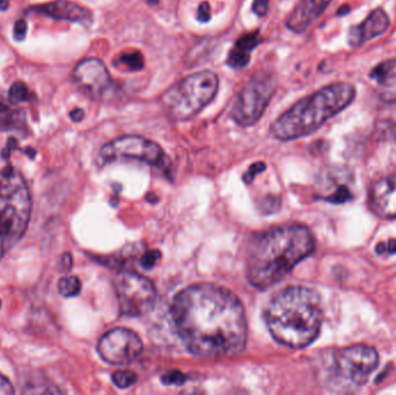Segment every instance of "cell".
Returning <instances> with one entry per match:
<instances>
[{"mask_svg":"<svg viewBox=\"0 0 396 395\" xmlns=\"http://www.w3.org/2000/svg\"><path fill=\"white\" fill-rule=\"evenodd\" d=\"M368 204L378 217L396 219V174L375 181L368 193Z\"/></svg>","mask_w":396,"mask_h":395,"instance_id":"cell-14","label":"cell"},{"mask_svg":"<svg viewBox=\"0 0 396 395\" xmlns=\"http://www.w3.org/2000/svg\"><path fill=\"white\" fill-rule=\"evenodd\" d=\"M14 392L16 391H14V387H13L10 380L0 374V394H14Z\"/></svg>","mask_w":396,"mask_h":395,"instance_id":"cell-32","label":"cell"},{"mask_svg":"<svg viewBox=\"0 0 396 395\" xmlns=\"http://www.w3.org/2000/svg\"><path fill=\"white\" fill-rule=\"evenodd\" d=\"M378 97L382 102L396 106V73L378 80Z\"/></svg>","mask_w":396,"mask_h":395,"instance_id":"cell-19","label":"cell"},{"mask_svg":"<svg viewBox=\"0 0 396 395\" xmlns=\"http://www.w3.org/2000/svg\"><path fill=\"white\" fill-rule=\"evenodd\" d=\"M28 186L12 165L0 168V260L19 243L31 216Z\"/></svg>","mask_w":396,"mask_h":395,"instance_id":"cell-5","label":"cell"},{"mask_svg":"<svg viewBox=\"0 0 396 395\" xmlns=\"http://www.w3.org/2000/svg\"><path fill=\"white\" fill-rule=\"evenodd\" d=\"M28 12L38 13L60 21L75 22L85 27L91 26L93 22V13L91 11L70 0H56L51 3L42 4L31 7Z\"/></svg>","mask_w":396,"mask_h":395,"instance_id":"cell-13","label":"cell"},{"mask_svg":"<svg viewBox=\"0 0 396 395\" xmlns=\"http://www.w3.org/2000/svg\"><path fill=\"white\" fill-rule=\"evenodd\" d=\"M314 248L312 232L304 225H285L267 231L250 246L247 260L248 280L257 289H269L284 280Z\"/></svg>","mask_w":396,"mask_h":395,"instance_id":"cell-2","label":"cell"},{"mask_svg":"<svg viewBox=\"0 0 396 395\" xmlns=\"http://www.w3.org/2000/svg\"><path fill=\"white\" fill-rule=\"evenodd\" d=\"M218 88L219 78L215 72H197L166 90L160 102L169 119L188 121L213 102Z\"/></svg>","mask_w":396,"mask_h":395,"instance_id":"cell-6","label":"cell"},{"mask_svg":"<svg viewBox=\"0 0 396 395\" xmlns=\"http://www.w3.org/2000/svg\"><path fill=\"white\" fill-rule=\"evenodd\" d=\"M72 265H73V260H72L71 254L66 253V254L62 256V260H60V268H62V270L69 271L72 268Z\"/></svg>","mask_w":396,"mask_h":395,"instance_id":"cell-33","label":"cell"},{"mask_svg":"<svg viewBox=\"0 0 396 395\" xmlns=\"http://www.w3.org/2000/svg\"><path fill=\"white\" fill-rule=\"evenodd\" d=\"M262 42L259 31L241 36L228 55V65L232 69H244L250 62L252 51Z\"/></svg>","mask_w":396,"mask_h":395,"instance_id":"cell-17","label":"cell"},{"mask_svg":"<svg viewBox=\"0 0 396 395\" xmlns=\"http://www.w3.org/2000/svg\"><path fill=\"white\" fill-rule=\"evenodd\" d=\"M331 0H300L287 16L285 25L294 33H304L325 13Z\"/></svg>","mask_w":396,"mask_h":395,"instance_id":"cell-16","label":"cell"},{"mask_svg":"<svg viewBox=\"0 0 396 395\" xmlns=\"http://www.w3.org/2000/svg\"><path fill=\"white\" fill-rule=\"evenodd\" d=\"M9 97L13 102L19 105L22 102H31L35 99V95L28 86L23 81H16L9 90Z\"/></svg>","mask_w":396,"mask_h":395,"instance_id":"cell-20","label":"cell"},{"mask_svg":"<svg viewBox=\"0 0 396 395\" xmlns=\"http://www.w3.org/2000/svg\"><path fill=\"white\" fill-rule=\"evenodd\" d=\"M269 4H270V0H254L252 10L256 16L262 18V16H267V13H268Z\"/></svg>","mask_w":396,"mask_h":395,"instance_id":"cell-30","label":"cell"},{"mask_svg":"<svg viewBox=\"0 0 396 395\" xmlns=\"http://www.w3.org/2000/svg\"><path fill=\"white\" fill-rule=\"evenodd\" d=\"M26 128V114L16 103L0 90V131H18Z\"/></svg>","mask_w":396,"mask_h":395,"instance_id":"cell-18","label":"cell"},{"mask_svg":"<svg viewBox=\"0 0 396 395\" xmlns=\"http://www.w3.org/2000/svg\"><path fill=\"white\" fill-rule=\"evenodd\" d=\"M58 291H60L62 296L68 297V298L78 296L80 291H82V282H80L78 277H63V278H60V282H58Z\"/></svg>","mask_w":396,"mask_h":395,"instance_id":"cell-21","label":"cell"},{"mask_svg":"<svg viewBox=\"0 0 396 395\" xmlns=\"http://www.w3.org/2000/svg\"><path fill=\"white\" fill-rule=\"evenodd\" d=\"M85 117V112L82 110V108H75L70 112V119L72 121L75 122V123H78V122H82Z\"/></svg>","mask_w":396,"mask_h":395,"instance_id":"cell-34","label":"cell"},{"mask_svg":"<svg viewBox=\"0 0 396 395\" xmlns=\"http://www.w3.org/2000/svg\"><path fill=\"white\" fill-rule=\"evenodd\" d=\"M377 350L365 344H355L335 352L328 372V384L337 392H351L368 383L377 369Z\"/></svg>","mask_w":396,"mask_h":395,"instance_id":"cell-7","label":"cell"},{"mask_svg":"<svg viewBox=\"0 0 396 395\" xmlns=\"http://www.w3.org/2000/svg\"><path fill=\"white\" fill-rule=\"evenodd\" d=\"M112 381L119 389H128L137 381V374L130 370L116 371L112 374Z\"/></svg>","mask_w":396,"mask_h":395,"instance_id":"cell-23","label":"cell"},{"mask_svg":"<svg viewBox=\"0 0 396 395\" xmlns=\"http://www.w3.org/2000/svg\"><path fill=\"white\" fill-rule=\"evenodd\" d=\"M390 16L382 9H377L362 23L350 28L348 41L353 48H359L366 42L386 33L390 28Z\"/></svg>","mask_w":396,"mask_h":395,"instance_id":"cell-15","label":"cell"},{"mask_svg":"<svg viewBox=\"0 0 396 395\" xmlns=\"http://www.w3.org/2000/svg\"><path fill=\"white\" fill-rule=\"evenodd\" d=\"M163 383L165 385H176L180 386L186 383L187 376H184L180 371H169L167 374L163 376Z\"/></svg>","mask_w":396,"mask_h":395,"instance_id":"cell-25","label":"cell"},{"mask_svg":"<svg viewBox=\"0 0 396 395\" xmlns=\"http://www.w3.org/2000/svg\"><path fill=\"white\" fill-rule=\"evenodd\" d=\"M211 7H210V4L203 1L198 6V10H197V20L200 22H209L211 20Z\"/></svg>","mask_w":396,"mask_h":395,"instance_id":"cell-28","label":"cell"},{"mask_svg":"<svg viewBox=\"0 0 396 395\" xmlns=\"http://www.w3.org/2000/svg\"><path fill=\"white\" fill-rule=\"evenodd\" d=\"M75 85L88 97L101 99L112 85V75L99 58H85L75 65L72 73Z\"/></svg>","mask_w":396,"mask_h":395,"instance_id":"cell-12","label":"cell"},{"mask_svg":"<svg viewBox=\"0 0 396 395\" xmlns=\"http://www.w3.org/2000/svg\"><path fill=\"white\" fill-rule=\"evenodd\" d=\"M119 62L124 66L125 69L134 72L141 71L145 65L143 55L136 50L123 53L122 56H119Z\"/></svg>","mask_w":396,"mask_h":395,"instance_id":"cell-22","label":"cell"},{"mask_svg":"<svg viewBox=\"0 0 396 395\" xmlns=\"http://www.w3.org/2000/svg\"><path fill=\"white\" fill-rule=\"evenodd\" d=\"M99 157L103 164L117 160H137L156 167H164L167 160L159 144L136 135L112 139L101 149Z\"/></svg>","mask_w":396,"mask_h":395,"instance_id":"cell-9","label":"cell"},{"mask_svg":"<svg viewBox=\"0 0 396 395\" xmlns=\"http://www.w3.org/2000/svg\"><path fill=\"white\" fill-rule=\"evenodd\" d=\"M277 88L272 73L254 75L237 95L232 108V119L240 127H250L259 121Z\"/></svg>","mask_w":396,"mask_h":395,"instance_id":"cell-8","label":"cell"},{"mask_svg":"<svg viewBox=\"0 0 396 395\" xmlns=\"http://www.w3.org/2000/svg\"><path fill=\"white\" fill-rule=\"evenodd\" d=\"M396 68V57L390 58V60H384L380 64H378L375 69L372 70L370 73V78L375 79V80H380L385 78L387 75H390V72L393 71Z\"/></svg>","mask_w":396,"mask_h":395,"instance_id":"cell-24","label":"cell"},{"mask_svg":"<svg viewBox=\"0 0 396 395\" xmlns=\"http://www.w3.org/2000/svg\"><path fill=\"white\" fill-rule=\"evenodd\" d=\"M172 315L178 335L193 355L222 357L244 352L246 315L240 299L230 290L191 285L175 297Z\"/></svg>","mask_w":396,"mask_h":395,"instance_id":"cell-1","label":"cell"},{"mask_svg":"<svg viewBox=\"0 0 396 395\" xmlns=\"http://www.w3.org/2000/svg\"><path fill=\"white\" fill-rule=\"evenodd\" d=\"M160 258H161V253L159 251H149L141 258V265L145 269H151L159 262Z\"/></svg>","mask_w":396,"mask_h":395,"instance_id":"cell-26","label":"cell"},{"mask_svg":"<svg viewBox=\"0 0 396 395\" xmlns=\"http://www.w3.org/2000/svg\"><path fill=\"white\" fill-rule=\"evenodd\" d=\"M264 162H256L254 165L250 166V169H248V172L245 174L244 180L246 181L247 184H250V182L254 180L256 175L264 171Z\"/></svg>","mask_w":396,"mask_h":395,"instance_id":"cell-29","label":"cell"},{"mask_svg":"<svg viewBox=\"0 0 396 395\" xmlns=\"http://www.w3.org/2000/svg\"><path fill=\"white\" fill-rule=\"evenodd\" d=\"M355 98V86L349 83L328 85L282 114L270 128L272 136L283 142L309 136L343 112Z\"/></svg>","mask_w":396,"mask_h":395,"instance_id":"cell-4","label":"cell"},{"mask_svg":"<svg viewBox=\"0 0 396 395\" xmlns=\"http://www.w3.org/2000/svg\"><path fill=\"white\" fill-rule=\"evenodd\" d=\"M119 310L128 317H141L150 312L156 299V290L146 277L137 273H123L115 280Z\"/></svg>","mask_w":396,"mask_h":395,"instance_id":"cell-10","label":"cell"},{"mask_svg":"<svg viewBox=\"0 0 396 395\" xmlns=\"http://www.w3.org/2000/svg\"><path fill=\"white\" fill-rule=\"evenodd\" d=\"M10 0H0V11L7 10Z\"/></svg>","mask_w":396,"mask_h":395,"instance_id":"cell-35","label":"cell"},{"mask_svg":"<svg viewBox=\"0 0 396 395\" xmlns=\"http://www.w3.org/2000/svg\"><path fill=\"white\" fill-rule=\"evenodd\" d=\"M97 352L109 364H130L143 352V342L132 330L115 328L101 337L97 343Z\"/></svg>","mask_w":396,"mask_h":395,"instance_id":"cell-11","label":"cell"},{"mask_svg":"<svg viewBox=\"0 0 396 395\" xmlns=\"http://www.w3.org/2000/svg\"><path fill=\"white\" fill-rule=\"evenodd\" d=\"M0 306H1V302H0Z\"/></svg>","mask_w":396,"mask_h":395,"instance_id":"cell-36","label":"cell"},{"mask_svg":"<svg viewBox=\"0 0 396 395\" xmlns=\"http://www.w3.org/2000/svg\"><path fill=\"white\" fill-rule=\"evenodd\" d=\"M27 35V22L25 20H18L13 29V36L16 41H22Z\"/></svg>","mask_w":396,"mask_h":395,"instance_id":"cell-31","label":"cell"},{"mask_svg":"<svg viewBox=\"0 0 396 395\" xmlns=\"http://www.w3.org/2000/svg\"><path fill=\"white\" fill-rule=\"evenodd\" d=\"M321 298L311 288L294 285L278 293L265 310V322L283 346L303 349L314 342L321 330Z\"/></svg>","mask_w":396,"mask_h":395,"instance_id":"cell-3","label":"cell"},{"mask_svg":"<svg viewBox=\"0 0 396 395\" xmlns=\"http://www.w3.org/2000/svg\"><path fill=\"white\" fill-rule=\"evenodd\" d=\"M375 252L379 254V256H385V254H395L396 253V240L390 239L386 243H378L377 247H375Z\"/></svg>","mask_w":396,"mask_h":395,"instance_id":"cell-27","label":"cell"}]
</instances>
